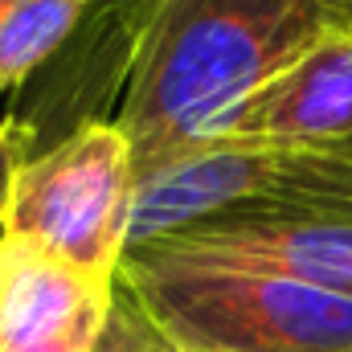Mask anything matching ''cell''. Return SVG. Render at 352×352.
I'll list each match as a JSON object with an SVG mask.
<instances>
[{"instance_id":"9c48e42d","label":"cell","mask_w":352,"mask_h":352,"mask_svg":"<svg viewBox=\"0 0 352 352\" xmlns=\"http://www.w3.org/2000/svg\"><path fill=\"white\" fill-rule=\"evenodd\" d=\"M94 352H180V349L168 340V332L144 311V303L135 299V291L115 274L111 307H107L102 332L94 340Z\"/></svg>"},{"instance_id":"7c38bea8","label":"cell","mask_w":352,"mask_h":352,"mask_svg":"<svg viewBox=\"0 0 352 352\" xmlns=\"http://www.w3.org/2000/svg\"><path fill=\"white\" fill-rule=\"evenodd\" d=\"M316 8H320L324 25H328L332 33L352 37V0H316Z\"/></svg>"},{"instance_id":"5b68a950","label":"cell","mask_w":352,"mask_h":352,"mask_svg":"<svg viewBox=\"0 0 352 352\" xmlns=\"http://www.w3.org/2000/svg\"><path fill=\"white\" fill-rule=\"evenodd\" d=\"M127 258L287 278L352 299V226L336 221H209L135 246Z\"/></svg>"},{"instance_id":"277c9868","label":"cell","mask_w":352,"mask_h":352,"mask_svg":"<svg viewBox=\"0 0 352 352\" xmlns=\"http://www.w3.org/2000/svg\"><path fill=\"white\" fill-rule=\"evenodd\" d=\"M135 192L140 180L127 135L119 123L87 119L41 156L21 160L0 234L25 238L90 278L115 283L127 254Z\"/></svg>"},{"instance_id":"3957f363","label":"cell","mask_w":352,"mask_h":352,"mask_svg":"<svg viewBox=\"0 0 352 352\" xmlns=\"http://www.w3.org/2000/svg\"><path fill=\"white\" fill-rule=\"evenodd\" d=\"M119 278L180 352H352V299L344 295L127 254Z\"/></svg>"},{"instance_id":"52a82bcc","label":"cell","mask_w":352,"mask_h":352,"mask_svg":"<svg viewBox=\"0 0 352 352\" xmlns=\"http://www.w3.org/2000/svg\"><path fill=\"white\" fill-rule=\"evenodd\" d=\"M111 287L25 238L0 234V352L33 349L102 320Z\"/></svg>"},{"instance_id":"4fadbf2b","label":"cell","mask_w":352,"mask_h":352,"mask_svg":"<svg viewBox=\"0 0 352 352\" xmlns=\"http://www.w3.org/2000/svg\"><path fill=\"white\" fill-rule=\"evenodd\" d=\"M78 4H87V8H90V4H94V0H78Z\"/></svg>"},{"instance_id":"8fae6325","label":"cell","mask_w":352,"mask_h":352,"mask_svg":"<svg viewBox=\"0 0 352 352\" xmlns=\"http://www.w3.org/2000/svg\"><path fill=\"white\" fill-rule=\"evenodd\" d=\"M21 168V152H16V140L12 131L0 123V213H4V201H8V188H12V176Z\"/></svg>"},{"instance_id":"30bf717a","label":"cell","mask_w":352,"mask_h":352,"mask_svg":"<svg viewBox=\"0 0 352 352\" xmlns=\"http://www.w3.org/2000/svg\"><path fill=\"white\" fill-rule=\"evenodd\" d=\"M102 320H107V316H102ZM102 320H90V324L66 332V336H54V340H45V344H33V349H21V352H94V340H98V332H102Z\"/></svg>"},{"instance_id":"ba28073f","label":"cell","mask_w":352,"mask_h":352,"mask_svg":"<svg viewBox=\"0 0 352 352\" xmlns=\"http://www.w3.org/2000/svg\"><path fill=\"white\" fill-rule=\"evenodd\" d=\"M82 12L78 0H12L0 12V94L41 70L74 37Z\"/></svg>"},{"instance_id":"6da1fadb","label":"cell","mask_w":352,"mask_h":352,"mask_svg":"<svg viewBox=\"0 0 352 352\" xmlns=\"http://www.w3.org/2000/svg\"><path fill=\"white\" fill-rule=\"evenodd\" d=\"M324 33L332 29L316 0H152L115 119L135 180L217 140L238 107Z\"/></svg>"},{"instance_id":"7a4b0ae2","label":"cell","mask_w":352,"mask_h":352,"mask_svg":"<svg viewBox=\"0 0 352 352\" xmlns=\"http://www.w3.org/2000/svg\"><path fill=\"white\" fill-rule=\"evenodd\" d=\"M209 221L352 226V144H205L140 184L127 226V250Z\"/></svg>"},{"instance_id":"8992f818","label":"cell","mask_w":352,"mask_h":352,"mask_svg":"<svg viewBox=\"0 0 352 352\" xmlns=\"http://www.w3.org/2000/svg\"><path fill=\"white\" fill-rule=\"evenodd\" d=\"M217 140L278 148L352 144V37L324 33L307 54L254 90Z\"/></svg>"}]
</instances>
